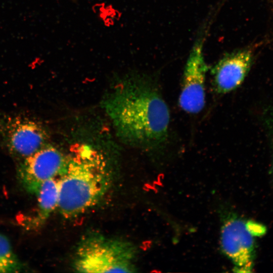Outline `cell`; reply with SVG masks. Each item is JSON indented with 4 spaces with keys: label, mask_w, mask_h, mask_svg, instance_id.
Returning <instances> with one entry per match:
<instances>
[{
    "label": "cell",
    "mask_w": 273,
    "mask_h": 273,
    "mask_svg": "<svg viewBox=\"0 0 273 273\" xmlns=\"http://www.w3.org/2000/svg\"><path fill=\"white\" fill-rule=\"evenodd\" d=\"M202 42L199 40L190 53L178 98L180 107L190 114L199 113L205 104V82L208 67L203 57Z\"/></svg>",
    "instance_id": "5b68a950"
},
{
    "label": "cell",
    "mask_w": 273,
    "mask_h": 273,
    "mask_svg": "<svg viewBox=\"0 0 273 273\" xmlns=\"http://www.w3.org/2000/svg\"><path fill=\"white\" fill-rule=\"evenodd\" d=\"M48 139L44 127L32 119L0 116V143L15 157L25 159L46 145Z\"/></svg>",
    "instance_id": "277c9868"
},
{
    "label": "cell",
    "mask_w": 273,
    "mask_h": 273,
    "mask_svg": "<svg viewBox=\"0 0 273 273\" xmlns=\"http://www.w3.org/2000/svg\"><path fill=\"white\" fill-rule=\"evenodd\" d=\"M104 106L117 134L129 143L155 148L167 140L168 107L158 88L145 78L135 77L118 85Z\"/></svg>",
    "instance_id": "6da1fadb"
},
{
    "label": "cell",
    "mask_w": 273,
    "mask_h": 273,
    "mask_svg": "<svg viewBox=\"0 0 273 273\" xmlns=\"http://www.w3.org/2000/svg\"><path fill=\"white\" fill-rule=\"evenodd\" d=\"M248 229L254 236L262 235L265 231V228L261 225L256 223L253 221H248L246 222Z\"/></svg>",
    "instance_id": "8fae6325"
},
{
    "label": "cell",
    "mask_w": 273,
    "mask_h": 273,
    "mask_svg": "<svg viewBox=\"0 0 273 273\" xmlns=\"http://www.w3.org/2000/svg\"><path fill=\"white\" fill-rule=\"evenodd\" d=\"M0 262L6 267L8 272L19 270L21 265L13 251L8 239L0 234Z\"/></svg>",
    "instance_id": "30bf717a"
},
{
    "label": "cell",
    "mask_w": 273,
    "mask_h": 273,
    "mask_svg": "<svg viewBox=\"0 0 273 273\" xmlns=\"http://www.w3.org/2000/svg\"><path fill=\"white\" fill-rule=\"evenodd\" d=\"M37 197L38 212L34 222L43 224L51 213L58 208L59 203V181L55 178L41 183L33 193Z\"/></svg>",
    "instance_id": "9c48e42d"
},
{
    "label": "cell",
    "mask_w": 273,
    "mask_h": 273,
    "mask_svg": "<svg viewBox=\"0 0 273 273\" xmlns=\"http://www.w3.org/2000/svg\"><path fill=\"white\" fill-rule=\"evenodd\" d=\"M253 236L246 223L232 217L227 219L221 233L222 248L238 271H250L254 255Z\"/></svg>",
    "instance_id": "52a82bcc"
},
{
    "label": "cell",
    "mask_w": 273,
    "mask_h": 273,
    "mask_svg": "<svg viewBox=\"0 0 273 273\" xmlns=\"http://www.w3.org/2000/svg\"><path fill=\"white\" fill-rule=\"evenodd\" d=\"M68 160L56 148L46 145L23 159L19 174L25 188L33 193L43 181L61 176Z\"/></svg>",
    "instance_id": "8992f818"
},
{
    "label": "cell",
    "mask_w": 273,
    "mask_h": 273,
    "mask_svg": "<svg viewBox=\"0 0 273 273\" xmlns=\"http://www.w3.org/2000/svg\"><path fill=\"white\" fill-rule=\"evenodd\" d=\"M252 60L251 49L226 53L211 68L213 84L219 94H226L238 87L247 74Z\"/></svg>",
    "instance_id": "ba28073f"
},
{
    "label": "cell",
    "mask_w": 273,
    "mask_h": 273,
    "mask_svg": "<svg viewBox=\"0 0 273 273\" xmlns=\"http://www.w3.org/2000/svg\"><path fill=\"white\" fill-rule=\"evenodd\" d=\"M6 267L0 262V272H8Z\"/></svg>",
    "instance_id": "7c38bea8"
},
{
    "label": "cell",
    "mask_w": 273,
    "mask_h": 273,
    "mask_svg": "<svg viewBox=\"0 0 273 273\" xmlns=\"http://www.w3.org/2000/svg\"><path fill=\"white\" fill-rule=\"evenodd\" d=\"M58 181V208L65 218H71L101 200L109 188L111 178L103 156L85 146L77 148L70 157Z\"/></svg>",
    "instance_id": "7a4b0ae2"
},
{
    "label": "cell",
    "mask_w": 273,
    "mask_h": 273,
    "mask_svg": "<svg viewBox=\"0 0 273 273\" xmlns=\"http://www.w3.org/2000/svg\"><path fill=\"white\" fill-rule=\"evenodd\" d=\"M135 257V247L129 242L92 234L80 241L73 267L79 272H133Z\"/></svg>",
    "instance_id": "3957f363"
}]
</instances>
